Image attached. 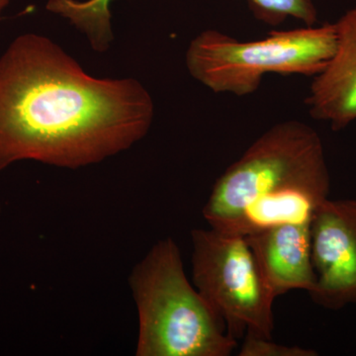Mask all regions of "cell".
<instances>
[{
  "label": "cell",
  "mask_w": 356,
  "mask_h": 356,
  "mask_svg": "<svg viewBox=\"0 0 356 356\" xmlns=\"http://www.w3.org/2000/svg\"><path fill=\"white\" fill-rule=\"evenodd\" d=\"M311 257L317 305L341 310L356 304V200L327 198L311 220Z\"/></svg>",
  "instance_id": "8992f818"
},
{
  "label": "cell",
  "mask_w": 356,
  "mask_h": 356,
  "mask_svg": "<svg viewBox=\"0 0 356 356\" xmlns=\"http://www.w3.org/2000/svg\"><path fill=\"white\" fill-rule=\"evenodd\" d=\"M331 177L317 131L283 121L266 131L218 178L203 215L210 228L234 234L245 210L291 193L329 198Z\"/></svg>",
  "instance_id": "7a4b0ae2"
},
{
  "label": "cell",
  "mask_w": 356,
  "mask_h": 356,
  "mask_svg": "<svg viewBox=\"0 0 356 356\" xmlns=\"http://www.w3.org/2000/svg\"><path fill=\"white\" fill-rule=\"evenodd\" d=\"M255 19L267 25L282 24L288 18L301 21L304 26L318 23V11L313 0H247Z\"/></svg>",
  "instance_id": "30bf717a"
},
{
  "label": "cell",
  "mask_w": 356,
  "mask_h": 356,
  "mask_svg": "<svg viewBox=\"0 0 356 356\" xmlns=\"http://www.w3.org/2000/svg\"><path fill=\"white\" fill-rule=\"evenodd\" d=\"M334 23L269 33L259 41H238L206 30L189 44L186 67L196 81L215 93L247 96L269 74L315 76L336 49Z\"/></svg>",
  "instance_id": "277c9868"
},
{
  "label": "cell",
  "mask_w": 356,
  "mask_h": 356,
  "mask_svg": "<svg viewBox=\"0 0 356 356\" xmlns=\"http://www.w3.org/2000/svg\"><path fill=\"white\" fill-rule=\"evenodd\" d=\"M194 287L226 325L232 339H273V292L245 236L215 229L191 232Z\"/></svg>",
  "instance_id": "5b68a950"
},
{
  "label": "cell",
  "mask_w": 356,
  "mask_h": 356,
  "mask_svg": "<svg viewBox=\"0 0 356 356\" xmlns=\"http://www.w3.org/2000/svg\"><path fill=\"white\" fill-rule=\"evenodd\" d=\"M334 55L324 70L314 76L306 98L309 113L341 131L356 121V7L337 22Z\"/></svg>",
  "instance_id": "52a82bcc"
},
{
  "label": "cell",
  "mask_w": 356,
  "mask_h": 356,
  "mask_svg": "<svg viewBox=\"0 0 356 356\" xmlns=\"http://www.w3.org/2000/svg\"><path fill=\"white\" fill-rule=\"evenodd\" d=\"M8 0H0V11H1L2 7L6 6Z\"/></svg>",
  "instance_id": "7c38bea8"
},
{
  "label": "cell",
  "mask_w": 356,
  "mask_h": 356,
  "mask_svg": "<svg viewBox=\"0 0 356 356\" xmlns=\"http://www.w3.org/2000/svg\"><path fill=\"white\" fill-rule=\"evenodd\" d=\"M153 119L142 83L89 76L41 35H20L0 57V172L22 161L102 163L142 140Z\"/></svg>",
  "instance_id": "6da1fadb"
},
{
  "label": "cell",
  "mask_w": 356,
  "mask_h": 356,
  "mask_svg": "<svg viewBox=\"0 0 356 356\" xmlns=\"http://www.w3.org/2000/svg\"><path fill=\"white\" fill-rule=\"evenodd\" d=\"M110 2L111 0H50L47 8L69 18L86 33L95 50L104 51L112 39Z\"/></svg>",
  "instance_id": "9c48e42d"
},
{
  "label": "cell",
  "mask_w": 356,
  "mask_h": 356,
  "mask_svg": "<svg viewBox=\"0 0 356 356\" xmlns=\"http://www.w3.org/2000/svg\"><path fill=\"white\" fill-rule=\"evenodd\" d=\"M139 316L137 356H229L236 339L185 274L177 243H154L129 278Z\"/></svg>",
  "instance_id": "3957f363"
},
{
  "label": "cell",
  "mask_w": 356,
  "mask_h": 356,
  "mask_svg": "<svg viewBox=\"0 0 356 356\" xmlns=\"http://www.w3.org/2000/svg\"><path fill=\"white\" fill-rule=\"evenodd\" d=\"M240 356H316L317 351L298 346H285L273 343V339H264L245 334V341L241 348Z\"/></svg>",
  "instance_id": "8fae6325"
},
{
  "label": "cell",
  "mask_w": 356,
  "mask_h": 356,
  "mask_svg": "<svg viewBox=\"0 0 356 356\" xmlns=\"http://www.w3.org/2000/svg\"><path fill=\"white\" fill-rule=\"evenodd\" d=\"M310 226L311 222L278 225L245 236L259 270L276 298L296 289L310 294L315 288Z\"/></svg>",
  "instance_id": "ba28073f"
}]
</instances>
